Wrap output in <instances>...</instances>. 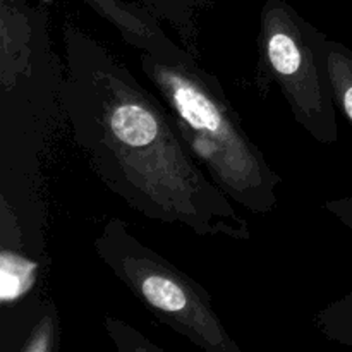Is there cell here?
Returning <instances> with one entry per match:
<instances>
[{
  "label": "cell",
  "mask_w": 352,
  "mask_h": 352,
  "mask_svg": "<svg viewBox=\"0 0 352 352\" xmlns=\"http://www.w3.org/2000/svg\"><path fill=\"white\" fill-rule=\"evenodd\" d=\"M62 40L64 117L103 186L150 220L251 241L248 220L196 160L170 110L89 33L65 24Z\"/></svg>",
  "instance_id": "cell-1"
},
{
  "label": "cell",
  "mask_w": 352,
  "mask_h": 352,
  "mask_svg": "<svg viewBox=\"0 0 352 352\" xmlns=\"http://www.w3.org/2000/svg\"><path fill=\"white\" fill-rule=\"evenodd\" d=\"M65 67L43 10L0 2V236L43 258V157L64 116Z\"/></svg>",
  "instance_id": "cell-2"
},
{
  "label": "cell",
  "mask_w": 352,
  "mask_h": 352,
  "mask_svg": "<svg viewBox=\"0 0 352 352\" xmlns=\"http://www.w3.org/2000/svg\"><path fill=\"white\" fill-rule=\"evenodd\" d=\"M140 65L210 179L251 215L277 210L282 177L244 129L219 79L199 67L191 52H140Z\"/></svg>",
  "instance_id": "cell-3"
},
{
  "label": "cell",
  "mask_w": 352,
  "mask_h": 352,
  "mask_svg": "<svg viewBox=\"0 0 352 352\" xmlns=\"http://www.w3.org/2000/svg\"><path fill=\"white\" fill-rule=\"evenodd\" d=\"M93 246L105 267L162 325L206 352H241L217 315L210 292L138 239L129 223L109 219Z\"/></svg>",
  "instance_id": "cell-4"
},
{
  "label": "cell",
  "mask_w": 352,
  "mask_h": 352,
  "mask_svg": "<svg viewBox=\"0 0 352 352\" xmlns=\"http://www.w3.org/2000/svg\"><path fill=\"white\" fill-rule=\"evenodd\" d=\"M327 34L285 0H267L261 9L254 82L260 93L278 89L299 127L318 143L339 141L323 40Z\"/></svg>",
  "instance_id": "cell-5"
},
{
  "label": "cell",
  "mask_w": 352,
  "mask_h": 352,
  "mask_svg": "<svg viewBox=\"0 0 352 352\" xmlns=\"http://www.w3.org/2000/svg\"><path fill=\"white\" fill-rule=\"evenodd\" d=\"M0 274H2V305L7 308L33 291L41 274V260L30 256L19 248L2 244L0 251Z\"/></svg>",
  "instance_id": "cell-6"
},
{
  "label": "cell",
  "mask_w": 352,
  "mask_h": 352,
  "mask_svg": "<svg viewBox=\"0 0 352 352\" xmlns=\"http://www.w3.org/2000/svg\"><path fill=\"white\" fill-rule=\"evenodd\" d=\"M323 58L336 107H339L352 129V50L347 45L325 36Z\"/></svg>",
  "instance_id": "cell-7"
},
{
  "label": "cell",
  "mask_w": 352,
  "mask_h": 352,
  "mask_svg": "<svg viewBox=\"0 0 352 352\" xmlns=\"http://www.w3.org/2000/svg\"><path fill=\"white\" fill-rule=\"evenodd\" d=\"M315 325L332 342L352 347V294L342 296L320 309Z\"/></svg>",
  "instance_id": "cell-8"
},
{
  "label": "cell",
  "mask_w": 352,
  "mask_h": 352,
  "mask_svg": "<svg viewBox=\"0 0 352 352\" xmlns=\"http://www.w3.org/2000/svg\"><path fill=\"white\" fill-rule=\"evenodd\" d=\"M19 352H55L58 351V316L54 302L47 301L41 306L36 322L26 332L17 346Z\"/></svg>",
  "instance_id": "cell-9"
},
{
  "label": "cell",
  "mask_w": 352,
  "mask_h": 352,
  "mask_svg": "<svg viewBox=\"0 0 352 352\" xmlns=\"http://www.w3.org/2000/svg\"><path fill=\"white\" fill-rule=\"evenodd\" d=\"M105 329L109 332L110 339L117 346V349L122 352H162L160 346L150 342L144 336H141L138 330L131 329L127 323H122L120 320L113 318V316H105Z\"/></svg>",
  "instance_id": "cell-10"
},
{
  "label": "cell",
  "mask_w": 352,
  "mask_h": 352,
  "mask_svg": "<svg viewBox=\"0 0 352 352\" xmlns=\"http://www.w3.org/2000/svg\"><path fill=\"white\" fill-rule=\"evenodd\" d=\"M322 208L327 213H330L333 219L339 220L340 223L352 229V196H346V198L339 199H327L322 205Z\"/></svg>",
  "instance_id": "cell-11"
},
{
  "label": "cell",
  "mask_w": 352,
  "mask_h": 352,
  "mask_svg": "<svg viewBox=\"0 0 352 352\" xmlns=\"http://www.w3.org/2000/svg\"><path fill=\"white\" fill-rule=\"evenodd\" d=\"M0 2H9V3H17V6H28V0H0Z\"/></svg>",
  "instance_id": "cell-12"
}]
</instances>
